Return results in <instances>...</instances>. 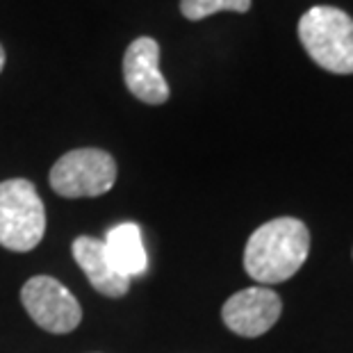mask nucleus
<instances>
[{
  "mask_svg": "<svg viewBox=\"0 0 353 353\" xmlns=\"http://www.w3.org/2000/svg\"><path fill=\"white\" fill-rule=\"evenodd\" d=\"M310 253V230L294 216L262 223L246 242L244 269L262 285L285 283L303 267Z\"/></svg>",
  "mask_w": 353,
  "mask_h": 353,
  "instance_id": "1",
  "label": "nucleus"
},
{
  "mask_svg": "<svg viewBox=\"0 0 353 353\" xmlns=\"http://www.w3.org/2000/svg\"><path fill=\"white\" fill-rule=\"evenodd\" d=\"M299 39L314 64L337 76L353 73V19L330 5L307 10L299 21Z\"/></svg>",
  "mask_w": 353,
  "mask_h": 353,
  "instance_id": "2",
  "label": "nucleus"
},
{
  "mask_svg": "<svg viewBox=\"0 0 353 353\" xmlns=\"http://www.w3.org/2000/svg\"><path fill=\"white\" fill-rule=\"evenodd\" d=\"M46 232V208L37 187L26 178L0 183V246L28 253Z\"/></svg>",
  "mask_w": 353,
  "mask_h": 353,
  "instance_id": "3",
  "label": "nucleus"
},
{
  "mask_svg": "<svg viewBox=\"0 0 353 353\" xmlns=\"http://www.w3.org/2000/svg\"><path fill=\"white\" fill-rule=\"evenodd\" d=\"M48 180L64 199L101 196L117 183V162L101 148H76L52 164Z\"/></svg>",
  "mask_w": 353,
  "mask_h": 353,
  "instance_id": "4",
  "label": "nucleus"
},
{
  "mask_svg": "<svg viewBox=\"0 0 353 353\" xmlns=\"http://www.w3.org/2000/svg\"><path fill=\"white\" fill-rule=\"evenodd\" d=\"M21 301L37 326L52 335L76 330L82 321L78 299L52 276H34L21 290Z\"/></svg>",
  "mask_w": 353,
  "mask_h": 353,
  "instance_id": "5",
  "label": "nucleus"
},
{
  "mask_svg": "<svg viewBox=\"0 0 353 353\" xmlns=\"http://www.w3.org/2000/svg\"><path fill=\"white\" fill-rule=\"evenodd\" d=\"M283 301L269 288H246L235 292L221 307V319L235 335L260 337L278 321Z\"/></svg>",
  "mask_w": 353,
  "mask_h": 353,
  "instance_id": "6",
  "label": "nucleus"
},
{
  "mask_svg": "<svg viewBox=\"0 0 353 353\" xmlns=\"http://www.w3.org/2000/svg\"><path fill=\"white\" fill-rule=\"evenodd\" d=\"M125 87L137 101L162 105L169 101V85L160 71V46L151 37H139L123 55Z\"/></svg>",
  "mask_w": 353,
  "mask_h": 353,
  "instance_id": "7",
  "label": "nucleus"
},
{
  "mask_svg": "<svg viewBox=\"0 0 353 353\" xmlns=\"http://www.w3.org/2000/svg\"><path fill=\"white\" fill-rule=\"evenodd\" d=\"M73 258H76L78 267L85 272L87 281L92 283V288L96 292H101L103 296L119 299L128 294L130 290V278H125L123 274H119L114 265L108 258L103 239L80 235L76 237V242L71 246Z\"/></svg>",
  "mask_w": 353,
  "mask_h": 353,
  "instance_id": "8",
  "label": "nucleus"
},
{
  "mask_svg": "<svg viewBox=\"0 0 353 353\" xmlns=\"http://www.w3.org/2000/svg\"><path fill=\"white\" fill-rule=\"evenodd\" d=\"M105 251H108L110 262L114 265L119 274L125 278L144 276L148 269V253L144 246V237L137 223L123 221L112 226L105 232Z\"/></svg>",
  "mask_w": 353,
  "mask_h": 353,
  "instance_id": "9",
  "label": "nucleus"
},
{
  "mask_svg": "<svg viewBox=\"0 0 353 353\" xmlns=\"http://www.w3.org/2000/svg\"><path fill=\"white\" fill-rule=\"evenodd\" d=\"M251 0H180V12L190 21H203L216 12H249Z\"/></svg>",
  "mask_w": 353,
  "mask_h": 353,
  "instance_id": "10",
  "label": "nucleus"
},
{
  "mask_svg": "<svg viewBox=\"0 0 353 353\" xmlns=\"http://www.w3.org/2000/svg\"><path fill=\"white\" fill-rule=\"evenodd\" d=\"M3 66H5V48L0 46V71H3Z\"/></svg>",
  "mask_w": 353,
  "mask_h": 353,
  "instance_id": "11",
  "label": "nucleus"
}]
</instances>
